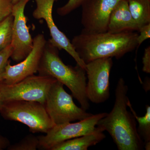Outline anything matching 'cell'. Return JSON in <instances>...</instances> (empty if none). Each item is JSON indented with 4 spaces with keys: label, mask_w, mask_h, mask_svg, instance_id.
<instances>
[{
    "label": "cell",
    "mask_w": 150,
    "mask_h": 150,
    "mask_svg": "<svg viewBox=\"0 0 150 150\" xmlns=\"http://www.w3.org/2000/svg\"><path fill=\"white\" fill-rule=\"evenodd\" d=\"M145 149L146 150H150V142L145 143L144 144V146Z\"/></svg>",
    "instance_id": "484cf974"
},
{
    "label": "cell",
    "mask_w": 150,
    "mask_h": 150,
    "mask_svg": "<svg viewBox=\"0 0 150 150\" xmlns=\"http://www.w3.org/2000/svg\"><path fill=\"white\" fill-rule=\"evenodd\" d=\"M86 64L88 99L96 104L105 102L110 96L109 79L113 65L112 58L96 59Z\"/></svg>",
    "instance_id": "52a82bcc"
},
{
    "label": "cell",
    "mask_w": 150,
    "mask_h": 150,
    "mask_svg": "<svg viewBox=\"0 0 150 150\" xmlns=\"http://www.w3.org/2000/svg\"><path fill=\"white\" fill-rule=\"evenodd\" d=\"M59 51L47 41L38 70V75L52 77L66 86L81 108L86 111L90 104L86 94L85 70L77 64L74 67L65 64L59 56Z\"/></svg>",
    "instance_id": "3957f363"
},
{
    "label": "cell",
    "mask_w": 150,
    "mask_h": 150,
    "mask_svg": "<svg viewBox=\"0 0 150 150\" xmlns=\"http://www.w3.org/2000/svg\"><path fill=\"white\" fill-rule=\"evenodd\" d=\"M149 78H148L147 79H146V80H145L144 84V88L146 91H148L150 90V86H149Z\"/></svg>",
    "instance_id": "d4e9b609"
},
{
    "label": "cell",
    "mask_w": 150,
    "mask_h": 150,
    "mask_svg": "<svg viewBox=\"0 0 150 150\" xmlns=\"http://www.w3.org/2000/svg\"><path fill=\"white\" fill-rule=\"evenodd\" d=\"M84 0H69L63 6L58 8L57 13L61 16H65L81 6Z\"/></svg>",
    "instance_id": "d6986e66"
},
{
    "label": "cell",
    "mask_w": 150,
    "mask_h": 150,
    "mask_svg": "<svg viewBox=\"0 0 150 150\" xmlns=\"http://www.w3.org/2000/svg\"><path fill=\"white\" fill-rule=\"evenodd\" d=\"M64 85L56 80L46 97V111L54 125L83 120L92 114L86 112L75 104L73 96L65 91Z\"/></svg>",
    "instance_id": "5b68a950"
},
{
    "label": "cell",
    "mask_w": 150,
    "mask_h": 150,
    "mask_svg": "<svg viewBox=\"0 0 150 150\" xmlns=\"http://www.w3.org/2000/svg\"><path fill=\"white\" fill-rule=\"evenodd\" d=\"M127 1L131 16L139 29L142 26L150 23V0Z\"/></svg>",
    "instance_id": "9a60e30c"
},
{
    "label": "cell",
    "mask_w": 150,
    "mask_h": 150,
    "mask_svg": "<svg viewBox=\"0 0 150 150\" xmlns=\"http://www.w3.org/2000/svg\"><path fill=\"white\" fill-rule=\"evenodd\" d=\"M139 29L129 11L128 1L121 0L110 14L107 31L115 33L126 31H138Z\"/></svg>",
    "instance_id": "4fadbf2b"
},
{
    "label": "cell",
    "mask_w": 150,
    "mask_h": 150,
    "mask_svg": "<svg viewBox=\"0 0 150 150\" xmlns=\"http://www.w3.org/2000/svg\"><path fill=\"white\" fill-rule=\"evenodd\" d=\"M30 0H21L13 5L12 15L13 17L12 41L13 48L11 58L20 62L25 59L32 51L33 39L27 25L28 18L25 15V6Z\"/></svg>",
    "instance_id": "9c48e42d"
},
{
    "label": "cell",
    "mask_w": 150,
    "mask_h": 150,
    "mask_svg": "<svg viewBox=\"0 0 150 150\" xmlns=\"http://www.w3.org/2000/svg\"><path fill=\"white\" fill-rule=\"evenodd\" d=\"M10 145L9 140L0 134V150L7 149Z\"/></svg>",
    "instance_id": "cb8c5ba5"
},
{
    "label": "cell",
    "mask_w": 150,
    "mask_h": 150,
    "mask_svg": "<svg viewBox=\"0 0 150 150\" xmlns=\"http://www.w3.org/2000/svg\"><path fill=\"white\" fill-rule=\"evenodd\" d=\"M104 131L98 126L92 132L59 143L51 150H87L89 147L95 146L105 138Z\"/></svg>",
    "instance_id": "5bb4252c"
},
{
    "label": "cell",
    "mask_w": 150,
    "mask_h": 150,
    "mask_svg": "<svg viewBox=\"0 0 150 150\" xmlns=\"http://www.w3.org/2000/svg\"><path fill=\"white\" fill-rule=\"evenodd\" d=\"M39 140L38 137L32 134L25 136L17 143L10 145L8 150H36L38 149Z\"/></svg>",
    "instance_id": "ac0fdd59"
},
{
    "label": "cell",
    "mask_w": 150,
    "mask_h": 150,
    "mask_svg": "<svg viewBox=\"0 0 150 150\" xmlns=\"http://www.w3.org/2000/svg\"><path fill=\"white\" fill-rule=\"evenodd\" d=\"M121 0H84L82 7L81 32L99 33L107 31L112 10Z\"/></svg>",
    "instance_id": "30bf717a"
},
{
    "label": "cell",
    "mask_w": 150,
    "mask_h": 150,
    "mask_svg": "<svg viewBox=\"0 0 150 150\" xmlns=\"http://www.w3.org/2000/svg\"><path fill=\"white\" fill-rule=\"evenodd\" d=\"M128 107L130 108L131 112L133 113L136 121L139 123L137 129L138 133L144 141V143L150 142V106L149 105L146 106V113L144 116H138L134 110L129 99L127 102Z\"/></svg>",
    "instance_id": "2e32d148"
},
{
    "label": "cell",
    "mask_w": 150,
    "mask_h": 150,
    "mask_svg": "<svg viewBox=\"0 0 150 150\" xmlns=\"http://www.w3.org/2000/svg\"><path fill=\"white\" fill-rule=\"evenodd\" d=\"M102 112L93 115L76 123H67L54 125L44 136L38 137V149L51 150L54 146L67 140L81 137L92 132L98 121L106 116Z\"/></svg>",
    "instance_id": "ba28073f"
},
{
    "label": "cell",
    "mask_w": 150,
    "mask_h": 150,
    "mask_svg": "<svg viewBox=\"0 0 150 150\" xmlns=\"http://www.w3.org/2000/svg\"><path fill=\"white\" fill-rule=\"evenodd\" d=\"M128 90L123 79H119L113 108L98 121L96 126L109 133L118 150H143L144 143L137 131L136 119L127 109Z\"/></svg>",
    "instance_id": "6da1fadb"
},
{
    "label": "cell",
    "mask_w": 150,
    "mask_h": 150,
    "mask_svg": "<svg viewBox=\"0 0 150 150\" xmlns=\"http://www.w3.org/2000/svg\"><path fill=\"white\" fill-rule=\"evenodd\" d=\"M0 113L6 120L20 122L26 125L33 133L46 134L54 126L44 105L37 101H6Z\"/></svg>",
    "instance_id": "277c9868"
},
{
    "label": "cell",
    "mask_w": 150,
    "mask_h": 150,
    "mask_svg": "<svg viewBox=\"0 0 150 150\" xmlns=\"http://www.w3.org/2000/svg\"><path fill=\"white\" fill-rule=\"evenodd\" d=\"M13 6L11 0H0V23L11 14Z\"/></svg>",
    "instance_id": "44dd1931"
},
{
    "label": "cell",
    "mask_w": 150,
    "mask_h": 150,
    "mask_svg": "<svg viewBox=\"0 0 150 150\" xmlns=\"http://www.w3.org/2000/svg\"><path fill=\"white\" fill-rule=\"evenodd\" d=\"M20 1H21V0H11L12 2L13 5L15 4Z\"/></svg>",
    "instance_id": "83f0119b"
},
{
    "label": "cell",
    "mask_w": 150,
    "mask_h": 150,
    "mask_svg": "<svg viewBox=\"0 0 150 150\" xmlns=\"http://www.w3.org/2000/svg\"><path fill=\"white\" fill-rule=\"evenodd\" d=\"M4 102L3 101L2 99L1 93H0V111H1L2 108L3 107V105L4 104Z\"/></svg>",
    "instance_id": "4316f807"
},
{
    "label": "cell",
    "mask_w": 150,
    "mask_h": 150,
    "mask_svg": "<svg viewBox=\"0 0 150 150\" xmlns=\"http://www.w3.org/2000/svg\"><path fill=\"white\" fill-rule=\"evenodd\" d=\"M56 80L48 76L33 75L13 84L0 82V93L4 102L12 100H27L44 105L49 89Z\"/></svg>",
    "instance_id": "8992f818"
},
{
    "label": "cell",
    "mask_w": 150,
    "mask_h": 150,
    "mask_svg": "<svg viewBox=\"0 0 150 150\" xmlns=\"http://www.w3.org/2000/svg\"><path fill=\"white\" fill-rule=\"evenodd\" d=\"M46 42L43 34L36 35L33 38L32 51L25 59L13 66L9 60L1 82L13 84L37 72Z\"/></svg>",
    "instance_id": "8fae6325"
},
{
    "label": "cell",
    "mask_w": 150,
    "mask_h": 150,
    "mask_svg": "<svg viewBox=\"0 0 150 150\" xmlns=\"http://www.w3.org/2000/svg\"><path fill=\"white\" fill-rule=\"evenodd\" d=\"M13 21L11 14L0 23V52L11 43Z\"/></svg>",
    "instance_id": "e0dca14e"
},
{
    "label": "cell",
    "mask_w": 150,
    "mask_h": 150,
    "mask_svg": "<svg viewBox=\"0 0 150 150\" xmlns=\"http://www.w3.org/2000/svg\"><path fill=\"white\" fill-rule=\"evenodd\" d=\"M138 31L140 34L137 38V49L144 41L150 38V23L140 28Z\"/></svg>",
    "instance_id": "7402d4cb"
},
{
    "label": "cell",
    "mask_w": 150,
    "mask_h": 150,
    "mask_svg": "<svg viewBox=\"0 0 150 150\" xmlns=\"http://www.w3.org/2000/svg\"><path fill=\"white\" fill-rule=\"evenodd\" d=\"M143 70L144 72L147 74L150 73V46L145 48L144 56L142 59Z\"/></svg>",
    "instance_id": "603a6c76"
},
{
    "label": "cell",
    "mask_w": 150,
    "mask_h": 150,
    "mask_svg": "<svg viewBox=\"0 0 150 150\" xmlns=\"http://www.w3.org/2000/svg\"><path fill=\"white\" fill-rule=\"evenodd\" d=\"M12 52L13 48L11 45L0 52V82L1 81L5 67L9 60V59L11 58Z\"/></svg>",
    "instance_id": "ffe728a7"
},
{
    "label": "cell",
    "mask_w": 150,
    "mask_h": 150,
    "mask_svg": "<svg viewBox=\"0 0 150 150\" xmlns=\"http://www.w3.org/2000/svg\"><path fill=\"white\" fill-rule=\"evenodd\" d=\"M36 7L33 16L36 19H43L47 23L51 38L49 42L59 49H64L74 58L77 64L86 71V64L76 53L69 39L56 26L53 19L52 12L54 3L58 0H35Z\"/></svg>",
    "instance_id": "7c38bea8"
},
{
    "label": "cell",
    "mask_w": 150,
    "mask_h": 150,
    "mask_svg": "<svg viewBox=\"0 0 150 150\" xmlns=\"http://www.w3.org/2000/svg\"><path fill=\"white\" fill-rule=\"evenodd\" d=\"M138 33L126 31L89 33L81 32L73 38L71 43L86 64L101 58L121 59L138 46Z\"/></svg>",
    "instance_id": "7a4b0ae2"
}]
</instances>
